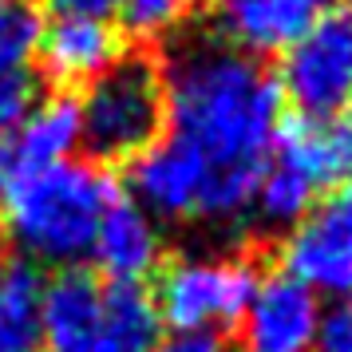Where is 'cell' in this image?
<instances>
[{
  "label": "cell",
  "mask_w": 352,
  "mask_h": 352,
  "mask_svg": "<svg viewBox=\"0 0 352 352\" xmlns=\"http://www.w3.org/2000/svg\"><path fill=\"white\" fill-rule=\"evenodd\" d=\"M162 139L202 178L210 230L245 222L285 107L270 64L214 32L182 36L162 64Z\"/></svg>",
  "instance_id": "1"
},
{
  "label": "cell",
  "mask_w": 352,
  "mask_h": 352,
  "mask_svg": "<svg viewBox=\"0 0 352 352\" xmlns=\"http://www.w3.org/2000/svg\"><path fill=\"white\" fill-rule=\"evenodd\" d=\"M115 198L119 190L99 166L67 159L0 190V210L8 238L24 257L40 265H76L91 257Z\"/></svg>",
  "instance_id": "2"
},
{
  "label": "cell",
  "mask_w": 352,
  "mask_h": 352,
  "mask_svg": "<svg viewBox=\"0 0 352 352\" xmlns=\"http://www.w3.org/2000/svg\"><path fill=\"white\" fill-rule=\"evenodd\" d=\"M48 352H151L162 336L155 297L143 285L67 270L40 301Z\"/></svg>",
  "instance_id": "3"
},
{
  "label": "cell",
  "mask_w": 352,
  "mask_h": 352,
  "mask_svg": "<svg viewBox=\"0 0 352 352\" xmlns=\"http://www.w3.org/2000/svg\"><path fill=\"white\" fill-rule=\"evenodd\" d=\"M352 182V111L281 123L254 186L250 218L265 230L297 226L324 194Z\"/></svg>",
  "instance_id": "4"
},
{
  "label": "cell",
  "mask_w": 352,
  "mask_h": 352,
  "mask_svg": "<svg viewBox=\"0 0 352 352\" xmlns=\"http://www.w3.org/2000/svg\"><path fill=\"white\" fill-rule=\"evenodd\" d=\"M162 67L151 56H119L76 99L80 143L99 162H135L162 135Z\"/></svg>",
  "instance_id": "5"
},
{
  "label": "cell",
  "mask_w": 352,
  "mask_h": 352,
  "mask_svg": "<svg viewBox=\"0 0 352 352\" xmlns=\"http://www.w3.org/2000/svg\"><path fill=\"white\" fill-rule=\"evenodd\" d=\"M257 289V270L234 250H194L159 270L155 309L170 333H218L238 324Z\"/></svg>",
  "instance_id": "6"
},
{
  "label": "cell",
  "mask_w": 352,
  "mask_h": 352,
  "mask_svg": "<svg viewBox=\"0 0 352 352\" xmlns=\"http://www.w3.org/2000/svg\"><path fill=\"white\" fill-rule=\"evenodd\" d=\"M297 119H336L352 111V8H329L317 24L281 52V67L273 72Z\"/></svg>",
  "instance_id": "7"
},
{
  "label": "cell",
  "mask_w": 352,
  "mask_h": 352,
  "mask_svg": "<svg viewBox=\"0 0 352 352\" xmlns=\"http://www.w3.org/2000/svg\"><path fill=\"white\" fill-rule=\"evenodd\" d=\"M313 297H352V182L281 234V270Z\"/></svg>",
  "instance_id": "8"
},
{
  "label": "cell",
  "mask_w": 352,
  "mask_h": 352,
  "mask_svg": "<svg viewBox=\"0 0 352 352\" xmlns=\"http://www.w3.org/2000/svg\"><path fill=\"white\" fill-rule=\"evenodd\" d=\"M324 305L285 273L257 277L230 352H317Z\"/></svg>",
  "instance_id": "9"
},
{
  "label": "cell",
  "mask_w": 352,
  "mask_h": 352,
  "mask_svg": "<svg viewBox=\"0 0 352 352\" xmlns=\"http://www.w3.org/2000/svg\"><path fill=\"white\" fill-rule=\"evenodd\" d=\"M76 146H80L76 99H36V107L24 119L0 131V190L36 170L67 162Z\"/></svg>",
  "instance_id": "10"
},
{
  "label": "cell",
  "mask_w": 352,
  "mask_h": 352,
  "mask_svg": "<svg viewBox=\"0 0 352 352\" xmlns=\"http://www.w3.org/2000/svg\"><path fill=\"white\" fill-rule=\"evenodd\" d=\"M320 12H329V0H222L214 36L254 60H265L293 48Z\"/></svg>",
  "instance_id": "11"
},
{
  "label": "cell",
  "mask_w": 352,
  "mask_h": 352,
  "mask_svg": "<svg viewBox=\"0 0 352 352\" xmlns=\"http://www.w3.org/2000/svg\"><path fill=\"white\" fill-rule=\"evenodd\" d=\"M119 56V28L107 16H52V24H40L36 67L64 87H87Z\"/></svg>",
  "instance_id": "12"
},
{
  "label": "cell",
  "mask_w": 352,
  "mask_h": 352,
  "mask_svg": "<svg viewBox=\"0 0 352 352\" xmlns=\"http://www.w3.org/2000/svg\"><path fill=\"white\" fill-rule=\"evenodd\" d=\"M91 261L99 265V277L107 281L143 285V277L162 270V226L135 198L119 194L96 234Z\"/></svg>",
  "instance_id": "13"
},
{
  "label": "cell",
  "mask_w": 352,
  "mask_h": 352,
  "mask_svg": "<svg viewBox=\"0 0 352 352\" xmlns=\"http://www.w3.org/2000/svg\"><path fill=\"white\" fill-rule=\"evenodd\" d=\"M36 44H40V20L24 4L0 16V131L24 119L40 99Z\"/></svg>",
  "instance_id": "14"
},
{
  "label": "cell",
  "mask_w": 352,
  "mask_h": 352,
  "mask_svg": "<svg viewBox=\"0 0 352 352\" xmlns=\"http://www.w3.org/2000/svg\"><path fill=\"white\" fill-rule=\"evenodd\" d=\"M40 301L44 285L32 270H0V352H44Z\"/></svg>",
  "instance_id": "15"
},
{
  "label": "cell",
  "mask_w": 352,
  "mask_h": 352,
  "mask_svg": "<svg viewBox=\"0 0 352 352\" xmlns=\"http://www.w3.org/2000/svg\"><path fill=\"white\" fill-rule=\"evenodd\" d=\"M198 0H119V20L139 40H166L190 20Z\"/></svg>",
  "instance_id": "16"
},
{
  "label": "cell",
  "mask_w": 352,
  "mask_h": 352,
  "mask_svg": "<svg viewBox=\"0 0 352 352\" xmlns=\"http://www.w3.org/2000/svg\"><path fill=\"white\" fill-rule=\"evenodd\" d=\"M317 352H352V297L336 301L333 309H324Z\"/></svg>",
  "instance_id": "17"
},
{
  "label": "cell",
  "mask_w": 352,
  "mask_h": 352,
  "mask_svg": "<svg viewBox=\"0 0 352 352\" xmlns=\"http://www.w3.org/2000/svg\"><path fill=\"white\" fill-rule=\"evenodd\" d=\"M151 352H230V340L218 333H166Z\"/></svg>",
  "instance_id": "18"
},
{
  "label": "cell",
  "mask_w": 352,
  "mask_h": 352,
  "mask_svg": "<svg viewBox=\"0 0 352 352\" xmlns=\"http://www.w3.org/2000/svg\"><path fill=\"white\" fill-rule=\"evenodd\" d=\"M56 16H111L119 0H44Z\"/></svg>",
  "instance_id": "19"
},
{
  "label": "cell",
  "mask_w": 352,
  "mask_h": 352,
  "mask_svg": "<svg viewBox=\"0 0 352 352\" xmlns=\"http://www.w3.org/2000/svg\"><path fill=\"white\" fill-rule=\"evenodd\" d=\"M12 8H20V0H0V16H4V12H12Z\"/></svg>",
  "instance_id": "20"
},
{
  "label": "cell",
  "mask_w": 352,
  "mask_h": 352,
  "mask_svg": "<svg viewBox=\"0 0 352 352\" xmlns=\"http://www.w3.org/2000/svg\"><path fill=\"white\" fill-rule=\"evenodd\" d=\"M344 8H352V0H349V4H344Z\"/></svg>",
  "instance_id": "21"
},
{
  "label": "cell",
  "mask_w": 352,
  "mask_h": 352,
  "mask_svg": "<svg viewBox=\"0 0 352 352\" xmlns=\"http://www.w3.org/2000/svg\"><path fill=\"white\" fill-rule=\"evenodd\" d=\"M0 270H4V265H0Z\"/></svg>",
  "instance_id": "22"
}]
</instances>
